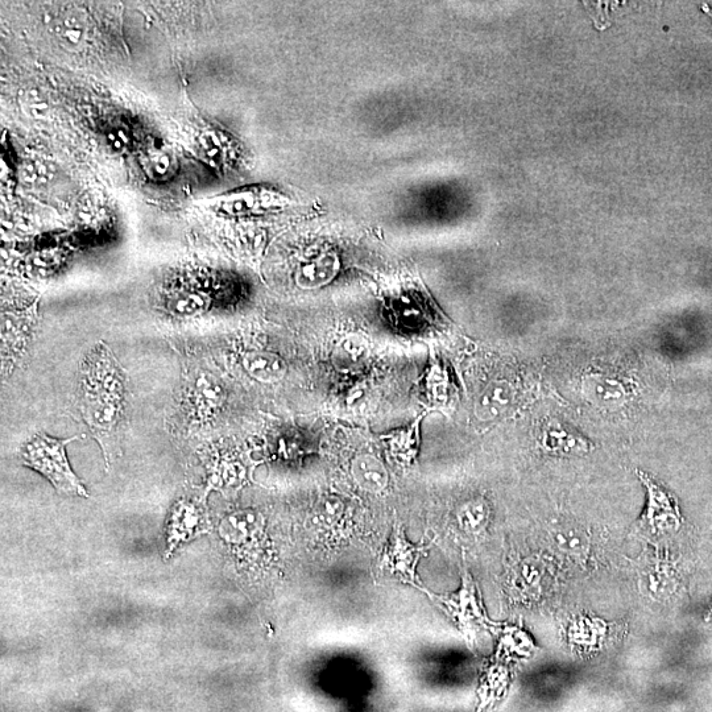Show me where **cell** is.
<instances>
[{"label":"cell","mask_w":712,"mask_h":712,"mask_svg":"<svg viewBox=\"0 0 712 712\" xmlns=\"http://www.w3.org/2000/svg\"><path fill=\"white\" fill-rule=\"evenodd\" d=\"M77 438L57 440L45 433L36 434L30 442L24 445L22 458L24 465L43 474L61 494L88 498V492L82 486L81 480L70 469L68 457H66V446Z\"/></svg>","instance_id":"6da1fadb"},{"label":"cell","mask_w":712,"mask_h":712,"mask_svg":"<svg viewBox=\"0 0 712 712\" xmlns=\"http://www.w3.org/2000/svg\"><path fill=\"white\" fill-rule=\"evenodd\" d=\"M430 596L449 615L470 645L475 643L480 632L491 628L492 624L484 610L478 585L473 575L467 571L462 575V585L458 591L446 595L430 594Z\"/></svg>","instance_id":"7a4b0ae2"},{"label":"cell","mask_w":712,"mask_h":712,"mask_svg":"<svg viewBox=\"0 0 712 712\" xmlns=\"http://www.w3.org/2000/svg\"><path fill=\"white\" fill-rule=\"evenodd\" d=\"M84 384L86 392L102 393L123 401V371L106 346L99 347L86 364Z\"/></svg>","instance_id":"3957f363"},{"label":"cell","mask_w":712,"mask_h":712,"mask_svg":"<svg viewBox=\"0 0 712 712\" xmlns=\"http://www.w3.org/2000/svg\"><path fill=\"white\" fill-rule=\"evenodd\" d=\"M37 325V305L23 312H4L2 316L3 360L19 358L27 351Z\"/></svg>","instance_id":"277c9868"},{"label":"cell","mask_w":712,"mask_h":712,"mask_svg":"<svg viewBox=\"0 0 712 712\" xmlns=\"http://www.w3.org/2000/svg\"><path fill=\"white\" fill-rule=\"evenodd\" d=\"M82 417L101 441L117 429L122 420L123 401L102 393L86 392L80 405Z\"/></svg>","instance_id":"5b68a950"},{"label":"cell","mask_w":712,"mask_h":712,"mask_svg":"<svg viewBox=\"0 0 712 712\" xmlns=\"http://www.w3.org/2000/svg\"><path fill=\"white\" fill-rule=\"evenodd\" d=\"M425 550L424 546L412 545L405 533L396 529L384 550L383 565L403 581L416 582V567Z\"/></svg>","instance_id":"8992f818"},{"label":"cell","mask_w":712,"mask_h":712,"mask_svg":"<svg viewBox=\"0 0 712 712\" xmlns=\"http://www.w3.org/2000/svg\"><path fill=\"white\" fill-rule=\"evenodd\" d=\"M641 482L647 487V505L640 517L641 525L649 531H664L677 523V509L673 500L661 486L645 474H640Z\"/></svg>","instance_id":"52a82bcc"},{"label":"cell","mask_w":712,"mask_h":712,"mask_svg":"<svg viewBox=\"0 0 712 712\" xmlns=\"http://www.w3.org/2000/svg\"><path fill=\"white\" fill-rule=\"evenodd\" d=\"M341 262L334 252H325L296 269L295 283L302 291H314L331 283L337 277Z\"/></svg>","instance_id":"ba28073f"},{"label":"cell","mask_w":712,"mask_h":712,"mask_svg":"<svg viewBox=\"0 0 712 712\" xmlns=\"http://www.w3.org/2000/svg\"><path fill=\"white\" fill-rule=\"evenodd\" d=\"M243 368L250 378L263 384L280 383L288 372V364L280 355L264 350L244 355Z\"/></svg>","instance_id":"9c48e42d"},{"label":"cell","mask_w":712,"mask_h":712,"mask_svg":"<svg viewBox=\"0 0 712 712\" xmlns=\"http://www.w3.org/2000/svg\"><path fill=\"white\" fill-rule=\"evenodd\" d=\"M351 475L362 490L379 494L386 490L389 483L387 467L372 454H359L351 463Z\"/></svg>","instance_id":"30bf717a"},{"label":"cell","mask_w":712,"mask_h":712,"mask_svg":"<svg viewBox=\"0 0 712 712\" xmlns=\"http://www.w3.org/2000/svg\"><path fill=\"white\" fill-rule=\"evenodd\" d=\"M206 517L197 505L181 502L173 509L171 523V541L176 545L178 541L188 540L194 534L205 532Z\"/></svg>","instance_id":"8fae6325"},{"label":"cell","mask_w":712,"mask_h":712,"mask_svg":"<svg viewBox=\"0 0 712 712\" xmlns=\"http://www.w3.org/2000/svg\"><path fill=\"white\" fill-rule=\"evenodd\" d=\"M226 395L221 384L209 374H201L193 387V403L201 418L213 416L225 403Z\"/></svg>","instance_id":"7c38bea8"},{"label":"cell","mask_w":712,"mask_h":712,"mask_svg":"<svg viewBox=\"0 0 712 712\" xmlns=\"http://www.w3.org/2000/svg\"><path fill=\"white\" fill-rule=\"evenodd\" d=\"M511 388L505 383H494L484 391L476 404V413L483 420L499 415L507 407Z\"/></svg>","instance_id":"4fadbf2b"},{"label":"cell","mask_w":712,"mask_h":712,"mask_svg":"<svg viewBox=\"0 0 712 712\" xmlns=\"http://www.w3.org/2000/svg\"><path fill=\"white\" fill-rule=\"evenodd\" d=\"M488 516L490 512L483 500H471L458 509L457 521L463 532L480 534L487 527Z\"/></svg>","instance_id":"5bb4252c"},{"label":"cell","mask_w":712,"mask_h":712,"mask_svg":"<svg viewBox=\"0 0 712 712\" xmlns=\"http://www.w3.org/2000/svg\"><path fill=\"white\" fill-rule=\"evenodd\" d=\"M210 302L205 293H189L172 302V312L182 317L200 316L209 309Z\"/></svg>","instance_id":"9a60e30c"},{"label":"cell","mask_w":712,"mask_h":712,"mask_svg":"<svg viewBox=\"0 0 712 712\" xmlns=\"http://www.w3.org/2000/svg\"><path fill=\"white\" fill-rule=\"evenodd\" d=\"M20 106L28 117L35 119H45L49 114V103L39 90L30 89L24 91L20 97Z\"/></svg>","instance_id":"2e32d148"},{"label":"cell","mask_w":712,"mask_h":712,"mask_svg":"<svg viewBox=\"0 0 712 712\" xmlns=\"http://www.w3.org/2000/svg\"><path fill=\"white\" fill-rule=\"evenodd\" d=\"M62 39L72 47H81L85 40V27L76 16H68L62 24Z\"/></svg>","instance_id":"e0dca14e"},{"label":"cell","mask_w":712,"mask_h":712,"mask_svg":"<svg viewBox=\"0 0 712 712\" xmlns=\"http://www.w3.org/2000/svg\"><path fill=\"white\" fill-rule=\"evenodd\" d=\"M343 503L337 498V496H329L322 500L320 507V516L322 517V523L333 524L337 523L339 517L342 516Z\"/></svg>","instance_id":"ac0fdd59"},{"label":"cell","mask_w":712,"mask_h":712,"mask_svg":"<svg viewBox=\"0 0 712 712\" xmlns=\"http://www.w3.org/2000/svg\"><path fill=\"white\" fill-rule=\"evenodd\" d=\"M149 167H151L153 176H167L172 168V156L163 151L152 152L149 157Z\"/></svg>","instance_id":"d6986e66"},{"label":"cell","mask_w":712,"mask_h":712,"mask_svg":"<svg viewBox=\"0 0 712 712\" xmlns=\"http://www.w3.org/2000/svg\"><path fill=\"white\" fill-rule=\"evenodd\" d=\"M200 143L206 155L211 157V159H218L221 156L222 144L219 142L217 136L211 134V132H205L201 135Z\"/></svg>","instance_id":"ffe728a7"},{"label":"cell","mask_w":712,"mask_h":712,"mask_svg":"<svg viewBox=\"0 0 712 712\" xmlns=\"http://www.w3.org/2000/svg\"><path fill=\"white\" fill-rule=\"evenodd\" d=\"M252 206L251 198H237V200L226 202L223 204V210L230 214L243 213Z\"/></svg>","instance_id":"44dd1931"},{"label":"cell","mask_w":712,"mask_h":712,"mask_svg":"<svg viewBox=\"0 0 712 712\" xmlns=\"http://www.w3.org/2000/svg\"><path fill=\"white\" fill-rule=\"evenodd\" d=\"M39 175V167L33 163H24L22 169H20V177L24 182H35Z\"/></svg>","instance_id":"7402d4cb"}]
</instances>
